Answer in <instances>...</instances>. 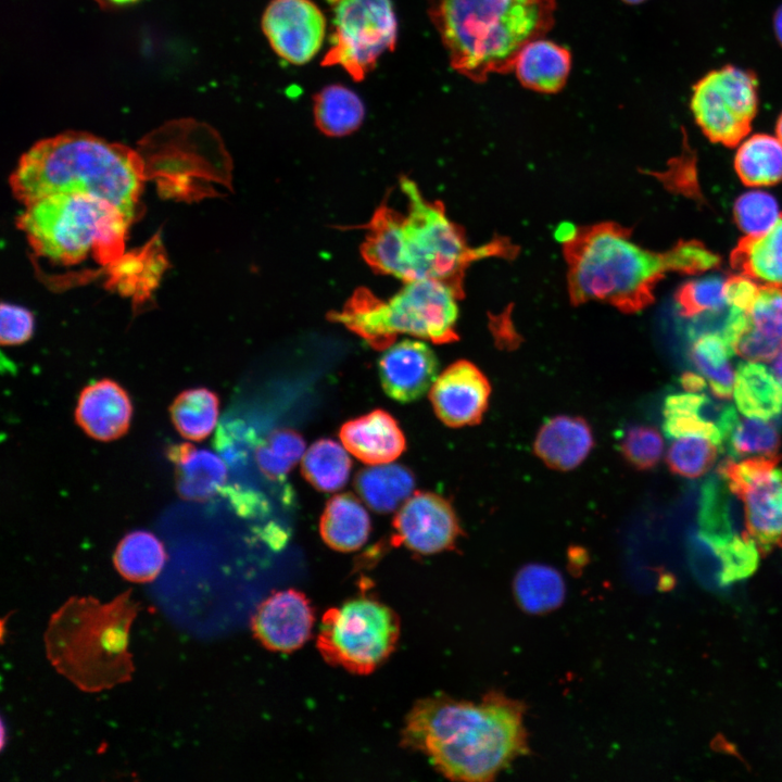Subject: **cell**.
Here are the masks:
<instances>
[{"instance_id":"obj_1","label":"cell","mask_w":782,"mask_h":782,"mask_svg":"<svg viewBox=\"0 0 782 782\" xmlns=\"http://www.w3.org/2000/svg\"><path fill=\"white\" fill-rule=\"evenodd\" d=\"M524 717L522 703L497 692L480 702L426 697L408 711L401 745L450 780L485 782L528 753Z\"/></svg>"},{"instance_id":"obj_2","label":"cell","mask_w":782,"mask_h":782,"mask_svg":"<svg viewBox=\"0 0 782 782\" xmlns=\"http://www.w3.org/2000/svg\"><path fill=\"white\" fill-rule=\"evenodd\" d=\"M562 230L573 304L600 301L635 313L653 302L654 289L666 273L697 274L720 262L695 240L680 241L661 253L645 250L631 240L627 228L614 223Z\"/></svg>"},{"instance_id":"obj_3","label":"cell","mask_w":782,"mask_h":782,"mask_svg":"<svg viewBox=\"0 0 782 782\" xmlns=\"http://www.w3.org/2000/svg\"><path fill=\"white\" fill-rule=\"evenodd\" d=\"M400 188L406 197V213L383 201L363 226L366 235L361 254L374 270L405 282L441 280L463 295L464 273L470 263L515 253L514 247L503 239L470 248L440 202L426 200L407 177L401 178Z\"/></svg>"},{"instance_id":"obj_4","label":"cell","mask_w":782,"mask_h":782,"mask_svg":"<svg viewBox=\"0 0 782 782\" xmlns=\"http://www.w3.org/2000/svg\"><path fill=\"white\" fill-rule=\"evenodd\" d=\"M144 166L134 149L84 131H66L35 143L10 177L25 205L53 194L87 193L110 201L134 219Z\"/></svg>"},{"instance_id":"obj_5","label":"cell","mask_w":782,"mask_h":782,"mask_svg":"<svg viewBox=\"0 0 782 782\" xmlns=\"http://www.w3.org/2000/svg\"><path fill=\"white\" fill-rule=\"evenodd\" d=\"M426 7L452 70L483 84L513 72L522 48L545 37L557 0H426Z\"/></svg>"},{"instance_id":"obj_6","label":"cell","mask_w":782,"mask_h":782,"mask_svg":"<svg viewBox=\"0 0 782 782\" xmlns=\"http://www.w3.org/2000/svg\"><path fill=\"white\" fill-rule=\"evenodd\" d=\"M139 604L131 592L101 604L90 596L72 597L49 621L45 634L53 667L86 692H99L131 678L129 630Z\"/></svg>"},{"instance_id":"obj_7","label":"cell","mask_w":782,"mask_h":782,"mask_svg":"<svg viewBox=\"0 0 782 782\" xmlns=\"http://www.w3.org/2000/svg\"><path fill=\"white\" fill-rule=\"evenodd\" d=\"M18 228L34 252L59 265L91 258L119 261L131 219L108 200L87 193L53 194L25 205Z\"/></svg>"},{"instance_id":"obj_8","label":"cell","mask_w":782,"mask_h":782,"mask_svg":"<svg viewBox=\"0 0 782 782\" xmlns=\"http://www.w3.org/2000/svg\"><path fill=\"white\" fill-rule=\"evenodd\" d=\"M455 288L437 279L406 281L389 300L365 287L357 288L340 311L328 318L364 339L376 350H386L399 335H409L437 344L458 339Z\"/></svg>"},{"instance_id":"obj_9","label":"cell","mask_w":782,"mask_h":782,"mask_svg":"<svg viewBox=\"0 0 782 782\" xmlns=\"http://www.w3.org/2000/svg\"><path fill=\"white\" fill-rule=\"evenodd\" d=\"M400 620L384 603L357 596L325 611L316 646L324 660L356 674H368L394 652Z\"/></svg>"},{"instance_id":"obj_10","label":"cell","mask_w":782,"mask_h":782,"mask_svg":"<svg viewBox=\"0 0 782 782\" xmlns=\"http://www.w3.org/2000/svg\"><path fill=\"white\" fill-rule=\"evenodd\" d=\"M333 7L330 46L321 65L339 66L354 81H362L396 45L393 3L391 0H339Z\"/></svg>"},{"instance_id":"obj_11","label":"cell","mask_w":782,"mask_h":782,"mask_svg":"<svg viewBox=\"0 0 782 782\" xmlns=\"http://www.w3.org/2000/svg\"><path fill=\"white\" fill-rule=\"evenodd\" d=\"M759 105L757 75L726 64L702 76L692 87L690 109L712 142L734 147L751 130Z\"/></svg>"},{"instance_id":"obj_12","label":"cell","mask_w":782,"mask_h":782,"mask_svg":"<svg viewBox=\"0 0 782 782\" xmlns=\"http://www.w3.org/2000/svg\"><path fill=\"white\" fill-rule=\"evenodd\" d=\"M780 457L726 459L717 471L742 501L747 533L762 547L782 545Z\"/></svg>"},{"instance_id":"obj_13","label":"cell","mask_w":782,"mask_h":782,"mask_svg":"<svg viewBox=\"0 0 782 782\" xmlns=\"http://www.w3.org/2000/svg\"><path fill=\"white\" fill-rule=\"evenodd\" d=\"M261 28L280 59L304 65L321 49L327 20L314 0H269L262 14Z\"/></svg>"},{"instance_id":"obj_14","label":"cell","mask_w":782,"mask_h":782,"mask_svg":"<svg viewBox=\"0 0 782 782\" xmlns=\"http://www.w3.org/2000/svg\"><path fill=\"white\" fill-rule=\"evenodd\" d=\"M393 543L419 555L455 546L462 529L451 503L432 492H415L393 518Z\"/></svg>"},{"instance_id":"obj_15","label":"cell","mask_w":782,"mask_h":782,"mask_svg":"<svg viewBox=\"0 0 782 782\" xmlns=\"http://www.w3.org/2000/svg\"><path fill=\"white\" fill-rule=\"evenodd\" d=\"M315 611L306 595L295 589L273 592L256 608L251 628L267 649L290 653L311 638Z\"/></svg>"},{"instance_id":"obj_16","label":"cell","mask_w":782,"mask_h":782,"mask_svg":"<svg viewBox=\"0 0 782 782\" xmlns=\"http://www.w3.org/2000/svg\"><path fill=\"white\" fill-rule=\"evenodd\" d=\"M429 391L438 418L449 427L459 428L480 422L488 408L491 386L474 363L459 360L437 377Z\"/></svg>"},{"instance_id":"obj_17","label":"cell","mask_w":782,"mask_h":782,"mask_svg":"<svg viewBox=\"0 0 782 782\" xmlns=\"http://www.w3.org/2000/svg\"><path fill=\"white\" fill-rule=\"evenodd\" d=\"M438 369L433 351L417 340L394 342L383 350L378 362L384 392L401 403L416 401L429 391L438 377Z\"/></svg>"},{"instance_id":"obj_18","label":"cell","mask_w":782,"mask_h":782,"mask_svg":"<svg viewBox=\"0 0 782 782\" xmlns=\"http://www.w3.org/2000/svg\"><path fill=\"white\" fill-rule=\"evenodd\" d=\"M133 406L127 392L115 381L101 379L79 394L75 418L91 438L112 441L129 428Z\"/></svg>"},{"instance_id":"obj_19","label":"cell","mask_w":782,"mask_h":782,"mask_svg":"<svg viewBox=\"0 0 782 782\" xmlns=\"http://www.w3.org/2000/svg\"><path fill=\"white\" fill-rule=\"evenodd\" d=\"M339 436L344 447L368 465L391 463L406 445L396 420L382 409L346 421Z\"/></svg>"},{"instance_id":"obj_20","label":"cell","mask_w":782,"mask_h":782,"mask_svg":"<svg viewBox=\"0 0 782 782\" xmlns=\"http://www.w3.org/2000/svg\"><path fill=\"white\" fill-rule=\"evenodd\" d=\"M593 445V433L585 419L559 415L542 425L534 439L533 450L545 465L566 471L578 467Z\"/></svg>"},{"instance_id":"obj_21","label":"cell","mask_w":782,"mask_h":782,"mask_svg":"<svg viewBox=\"0 0 782 782\" xmlns=\"http://www.w3.org/2000/svg\"><path fill=\"white\" fill-rule=\"evenodd\" d=\"M571 65L572 56L566 47L542 37L522 48L513 71L525 89L555 94L566 86Z\"/></svg>"},{"instance_id":"obj_22","label":"cell","mask_w":782,"mask_h":782,"mask_svg":"<svg viewBox=\"0 0 782 782\" xmlns=\"http://www.w3.org/2000/svg\"><path fill=\"white\" fill-rule=\"evenodd\" d=\"M169 455L177 468V489L182 497L205 501L225 487L227 466L217 454L182 444L174 446Z\"/></svg>"},{"instance_id":"obj_23","label":"cell","mask_w":782,"mask_h":782,"mask_svg":"<svg viewBox=\"0 0 782 782\" xmlns=\"http://www.w3.org/2000/svg\"><path fill=\"white\" fill-rule=\"evenodd\" d=\"M721 452L730 459L744 457H775L781 444L779 422L775 419L741 417L731 405L720 427Z\"/></svg>"},{"instance_id":"obj_24","label":"cell","mask_w":782,"mask_h":782,"mask_svg":"<svg viewBox=\"0 0 782 782\" xmlns=\"http://www.w3.org/2000/svg\"><path fill=\"white\" fill-rule=\"evenodd\" d=\"M370 518L361 502L351 493L332 496L319 522L323 541L339 552L362 547L370 533Z\"/></svg>"},{"instance_id":"obj_25","label":"cell","mask_w":782,"mask_h":782,"mask_svg":"<svg viewBox=\"0 0 782 782\" xmlns=\"http://www.w3.org/2000/svg\"><path fill=\"white\" fill-rule=\"evenodd\" d=\"M733 395L745 416L778 419L782 414V384L762 364L748 361L737 365Z\"/></svg>"},{"instance_id":"obj_26","label":"cell","mask_w":782,"mask_h":782,"mask_svg":"<svg viewBox=\"0 0 782 782\" xmlns=\"http://www.w3.org/2000/svg\"><path fill=\"white\" fill-rule=\"evenodd\" d=\"M354 485L369 508L387 514L395 510L411 496L415 479L408 468L387 463L358 471Z\"/></svg>"},{"instance_id":"obj_27","label":"cell","mask_w":782,"mask_h":782,"mask_svg":"<svg viewBox=\"0 0 782 782\" xmlns=\"http://www.w3.org/2000/svg\"><path fill=\"white\" fill-rule=\"evenodd\" d=\"M730 262L749 278L782 286V217L766 234L741 239Z\"/></svg>"},{"instance_id":"obj_28","label":"cell","mask_w":782,"mask_h":782,"mask_svg":"<svg viewBox=\"0 0 782 782\" xmlns=\"http://www.w3.org/2000/svg\"><path fill=\"white\" fill-rule=\"evenodd\" d=\"M313 116L321 134L328 137H343L361 127L365 117V106L352 89L341 84H331L314 94Z\"/></svg>"},{"instance_id":"obj_29","label":"cell","mask_w":782,"mask_h":782,"mask_svg":"<svg viewBox=\"0 0 782 782\" xmlns=\"http://www.w3.org/2000/svg\"><path fill=\"white\" fill-rule=\"evenodd\" d=\"M116 570L131 582H150L162 571L166 562L163 543L153 533L136 530L126 534L113 555Z\"/></svg>"},{"instance_id":"obj_30","label":"cell","mask_w":782,"mask_h":782,"mask_svg":"<svg viewBox=\"0 0 782 782\" xmlns=\"http://www.w3.org/2000/svg\"><path fill=\"white\" fill-rule=\"evenodd\" d=\"M514 595L520 608L529 614H544L559 607L566 586L559 571L548 565L528 564L516 573Z\"/></svg>"},{"instance_id":"obj_31","label":"cell","mask_w":782,"mask_h":782,"mask_svg":"<svg viewBox=\"0 0 782 782\" xmlns=\"http://www.w3.org/2000/svg\"><path fill=\"white\" fill-rule=\"evenodd\" d=\"M734 166L747 186L778 184L782 181V142L770 135H754L737 149Z\"/></svg>"},{"instance_id":"obj_32","label":"cell","mask_w":782,"mask_h":782,"mask_svg":"<svg viewBox=\"0 0 782 782\" xmlns=\"http://www.w3.org/2000/svg\"><path fill=\"white\" fill-rule=\"evenodd\" d=\"M692 342L690 357L712 394L720 400L731 399L735 381L730 362L733 348L716 335H703Z\"/></svg>"},{"instance_id":"obj_33","label":"cell","mask_w":782,"mask_h":782,"mask_svg":"<svg viewBox=\"0 0 782 782\" xmlns=\"http://www.w3.org/2000/svg\"><path fill=\"white\" fill-rule=\"evenodd\" d=\"M171 417L180 436L191 441H201L216 426L218 398L205 388L186 390L174 400Z\"/></svg>"},{"instance_id":"obj_34","label":"cell","mask_w":782,"mask_h":782,"mask_svg":"<svg viewBox=\"0 0 782 782\" xmlns=\"http://www.w3.org/2000/svg\"><path fill=\"white\" fill-rule=\"evenodd\" d=\"M352 462L345 450L336 441L320 439L314 442L302 457V474L317 490L333 492L348 481Z\"/></svg>"},{"instance_id":"obj_35","label":"cell","mask_w":782,"mask_h":782,"mask_svg":"<svg viewBox=\"0 0 782 782\" xmlns=\"http://www.w3.org/2000/svg\"><path fill=\"white\" fill-rule=\"evenodd\" d=\"M671 441L667 464L672 472L685 478H698L707 472L720 451L710 439L702 436H681Z\"/></svg>"},{"instance_id":"obj_36","label":"cell","mask_w":782,"mask_h":782,"mask_svg":"<svg viewBox=\"0 0 782 782\" xmlns=\"http://www.w3.org/2000/svg\"><path fill=\"white\" fill-rule=\"evenodd\" d=\"M724 281L720 276H708L684 283L676 294L679 313L690 318L726 307Z\"/></svg>"},{"instance_id":"obj_37","label":"cell","mask_w":782,"mask_h":782,"mask_svg":"<svg viewBox=\"0 0 782 782\" xmlns=\"http://www.w3.org/2000/svg\"><path fill=\"white\" fill-rule=\"evenodd\" d=\"M737 226L748 236L769 231L782 217L775 199L761 191L742 194L734 205Z\"/></svg>"},{"instance_id":"obj_38","label":"cell","mask_w":782,"mask_h":782,"mask_svg":"<svg viewBox=\"0 0 782 782\" xmlns=\"http://www.w3.org/2000/svg\"><path fill=\"white\" fill-rule=\"evenodd\" d=\"M664 441L657 429L651 426H633L626 430L620 451L625 459L634 468L651 469L659 462Z\"/></svg>"},{"instance_id":"obj_39","label":"cell","mask_w":782,"mask_h":782,"mask_svg":"<svg viewBox=\"0 0 782 782\" xmlns=\"http://www.w3.org/2000/svg\"><path fill=\"white\" fill-rule=\"evenodd\" d=\"M747 324L765 337L782 343V289L767 285L759 288L747 312Z\"/></svg>"},{"instance_id":"obj_40","label":"cell","mask_w":782,"mask_h":782,"mask_svg":"<svg viewBox=\"0 0 782 782\" xmlns=\"http://www.w3.org/2000/svg\"><path fill=\"white\" fill-rule=\"evenodd\" d=\"M663 430L667 439L681 436H702L710 439L721 451L722 434L720 429L697 414L683 408L664 404Z\"/></svg>"},{"instance_id":"obj_41","label":"cell","mask_w":782,"mask_h":782,"mask_svg":"<svg viewBox=\"0 0 782 782\" xmlns=\"http://www.w3.org/2000/svg\"><path fill=\"white\" fill-rule=\"evenodd\" d=\"M34 331V316L23 306L2 303L0 340L3 345H16L27 341Z\"/></svg>"},{"instance_id":"obj_42","label":"cell","mask_w":782,"mask_h":782,"mask_svg":"<svg viewBox=\"0 0 782 782\" xmlns=\"http://www.w3.org/2000/svg\"><path fill=\"white\" fill-rule=\"evenodd\" d=\"M781 350L782 343L765 337L748 324L734 344V352L752 362L771 361Z\"/></svg>"},{"instance_id":"obj_43","label":"cell","mask_w":782,"mask_h":782,"mask_svg":"<svg viewBox=\"0 0 782 782\" xmlns=\"http://www.w3.org/2000/svg\"><path fill=\"white\" fill-rule=\"evenodd\" d=\"M270 451L283 463L293 467L304 455L305 441L292 429L273 430L265 439Z\"/></svg>"},{"instance_id":"obj_44","label":"cell","mask_w":782,"mask_h":782,"mask_svg":"<svg viewBox=\"0 0 782 782\" xmlns=\"http://www.w3.org/2000/svg\"><path fill=\"white\" fill-rule=\"evenodd\" d=\"M759 288L747 276H732L724 281L723 295L728 305L748 312Z\"/></svg>"},{"instance_id":"obj_45","label":"cell","mask_w":782,"mask_h":782,"mask_svg":"<svg viewBox=\"0 0 782 782\" xmlns=\"http://www.w3.org/2000/svg\"><path fill=\"white\" fill-rule=\"evenodd\" d=\"M680 383L686 392L701 393L706 389V380L696 373H684L680 377Z\"/></svg>"},{"instance_id":"obj_46","label":"cell","mask_w":782,"mask_h":782,"mask_svg":"<svg viewBox=\"0 0 782 782\" xmlns=\"http://www.w3.org/2000/svg\"><path fill=\"white\" fill-rule=\"evenodd\" d=\"M773 33L777 41L782 46V4L775 10L773 14Z\"/></svg>"},{"instance_id":"obj_47","label":"cell","mask_w":782,"mask_h":782,"mask_svg":"<svg viewBox=\"0 0 782 782\" xmlns=\"http://www.w3.org/2000/svg\"><path fill=\"white\" fill-rule=\"evenodd\" d=\"M771 371L782 384V350L771 360Z\"/></svg>"},{"instance_id":"obj_48","label":"cell","mask_w":782,"mask_h":782,"mask_svg":"<svg viewBox=\"0 0 782 782\" xmlns=\"http://www.w3.org/2000/svg\"><path fill=\"white\" fill-rule=\"evenodd\" d=\"M98 3H100L102 7H116V5H123L126 3H130L136 0H96Z\"/></svg>"},{"instance_id":"obj_49","label":"cell","mask_w":782,"mask_h":782,"mask_svg":"<svg viewBox=\"0 0 782 782\" xmlns=\"http://www.w3.org/2000/svg\"><path fill=\"white\" fill-rule=\"evenodd\" d=\"M775 133H777L779 140L782 142V112L780 113V115L777 119Z\"/></svg>"},{"instance_id":"obj_50","label":"cell","mask_w":782,"mask_h":782,"mask_svg":"<svg viewBox=\"0 0 782 782\" xmlns=\"http://www.w3.org/2000/svg\"><path fill=\"white\" fill-rule=\"evenodd\" d=\"M621 1L625 2V3H627V4L634 5V4L643 3V2L646 1V0H621Z\"/></svg>"},{"instance_id":"obj_51","label":"cell","mask_w":782,"mask_h":782,"mask_svg":"<svg viewBox=\"0 0 782 782\" xmlns=\"http://www.w3.org/2000/svg\"><path fill=\"white\" fill-rule=\"evenodd\" d=\"M327 1L333 5V4H336L339 0H327Z\"/></svg>"}]
</instances>
